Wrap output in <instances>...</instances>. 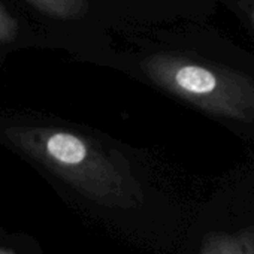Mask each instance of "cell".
Wrapping results in <instances>:
<instances>
[{
  "instance_id": "4",
  "label": "cell",
  "mask_w": 254,
  "mask_h": 254,
  "mask_svg": "<svg viewBox=\"0 0 254 254\" xmlns=\"http://www.w3.org/2000/svg\"><path fill=\"white\" fill-rule=\"evenodd\" d=\"M18 32H20L18 21L0 3V45L14 42L18 36Z\"/></svg>"
},
{
  "instance_id": "2",
  "label": "cell",
  "mask_w": 254,
  "mask_h": 254,
  "mask_svg": "<svg viewBox=\"0 0 254 254\" xmlns=\"http://www.w3.org/2000/svg\"><path fill=\"white\" fill-rule=\"evenodd\" d=\"M200 254H254V227L236 233H209Z\"/></svg>"
},
{
  "instance_id": "5",
  "label": "cell",
  "mask_w": 254,
  "mask_h": 254,
  "mask_svg": "<svg viewBox=\"0 0 254 254\" xmlns=\"http://www.w3.org/2000/svg\"><path fill=\"white\" fill-rule=\"evenodd\" d=\"M0 254H18V253L12 248H0Z\"/></svg>"
},
{
  "instance_id": "3",
  "label": "cell",
  "mask_w": 254,
  "mask_h": 254,
  "mask_svg": "<svg viewBox=\"0 0 254 254\" xmlns=\"http://www.w3.org/2000/svg\"><path fill=\"white\" fill-rule=\"evenodd\" d=\"M44 15L57 20H75L85 14L87 0H26Z\"/></svg>"
},
{
  "instance_id": "1",
  "label": "cell",
  "mask_w": 254,
  "mask_h": 254,
  "mask_svg": "<svg viewBox=\"0 0 254 254\" xmlns=\"http://www.w3.org/2000/svg\"><path fill=\"white\" fill-rule=\"evenodd\" d=\"M6 138L93 202L129 209L142 200L139 183L118 156L90 138L57 127L12 126Z\"/></svg>"
}]
</instances>
